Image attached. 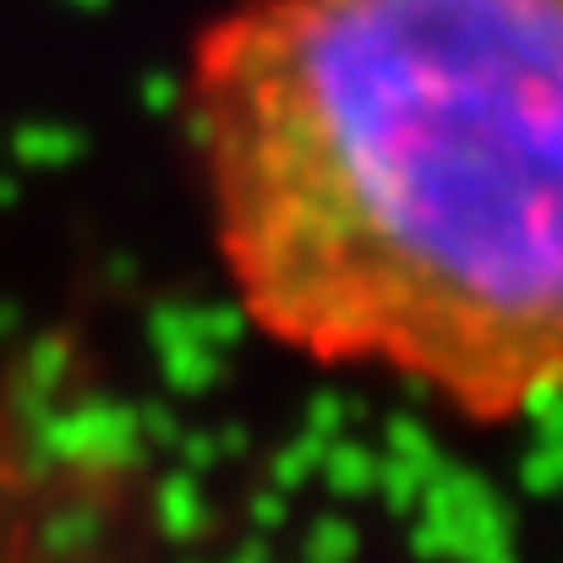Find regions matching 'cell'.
<instances>
[{
  "mask_svg": "<svg viewBox=\"0 0 563 563\" xmlns=\"http://www.w3.org/2000/svg\"><path fill=\"white\" fill-rule=\"evenodd\" d=\"M181 121L263 340L476 427L563 399V0H235Z\"/></svg>",
  "mask_w": 563,
  "mask_h": 563,
  "instance_id": "6da1fadb",
  "label": "cell"
}]
</instances>
